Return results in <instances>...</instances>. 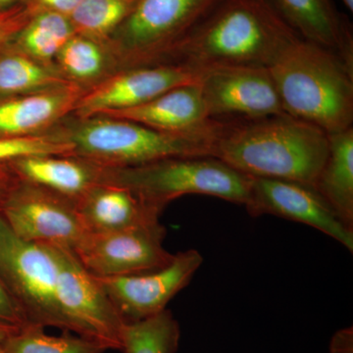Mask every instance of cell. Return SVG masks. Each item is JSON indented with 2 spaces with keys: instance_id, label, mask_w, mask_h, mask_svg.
Wrapping results in <instances>:
<instances>
[{
  "instance_id": "12",
  "label": "cell",
  "mask_w": 353,
  "mask_h": 353,
  "mask_svg": "<svg viewBox=\"0 0 353 353\" xmlns=\"http://www.w3.org/2000/svg\"><path fill=\"white\" fill-rule=\"evenodd\" d=\"M203 257L196 250L174 254L170 263L158 270L122 277L97 278L126 323L162 312L176 294L190 284Z\"/></svg>"
},
{
  "instance_id": "31",
  "label": "cell",
  "mask_w": 353,
  "mask_h": 353,
  "mask_svg": "<svg viewBox=\"0 0 353 353\" xmlns=\"http://www.w3.org/2000/svg\"><path fill=\"white\" fill-rule=\"evenodd\" d=\"M330 353H353L352 327L336 332L330 343Z\"/></svg>"
},
{
  "instance_id": "4",
  "label": "cell",
  "mask_w": 353,
  "mask_h": 353,
  "mask_svg": "<svg viewBox=\"0 0 353 353\" xmlns=\"http://www.w3.org/2000/svg\"><path fill=\"white\" fill-rule=\"evenodd\" d=\"M221 120L182 132L158 131L115 119L88 121L71 138L74 157H81L105 168H122L179 157H212Z\"/></svg>"
},
{
  "instance_id": "33",
  "label": "cell",
  "mask_w": 353,
  "mask_h": 353,
  "mask_svg": "<svg viewBox=\"0 0 353 353\" xmlns=\"http://www.w3.org/2000/svg\"><path fill=\"white\" fill-rule=\"evenodd\" d=\"M28 1L29 0H0V12L8 10L13 7L22 6V4H27Z\"/></svg>"
},
{
  "instance_id": "8",
  "label": "cell",
  "mask_w": 353,
  "mask_h": 353,
  "mask_svg": "<svg viewBox=\"0 0 353 353\" xmlns=\"http://www.w3.org/2000/svg\"><path fill=\"white\" fill-rule=\"evenodd\" d=\"M218 1L138 0L114 39L132 59L152 61L170 54Z\"/></svg>"
},
{
  "instance_id": "5",
  "label": "cell",
  "mask_w": 353,
  "mask_h": 353,
  "mask_svg": "<svg viewBox=\"0 0 353 353\" xmlns=\"http://www.w3.org/2000/svg\"><path fill=\"white\" fill-rule=\"evenodd\" d=\"M252 176L213 157H179L122 168H105L103 183L127 188L165 208L185 194H204L245 205Z\"/></svg>"
},
{
  "instance_id": "26",
  "label": "cell",
  "mask_w": 353,
  "mask_h": 353,
  "mask_svg": "<svg viewBox=\"0 0 353 353\" xmlns=\"http://www.w3.org/2000/svg\"><path fill=\"white\" fill-rule=\"evenodd\" d=\"M74 157V146L66 139L21 136L0 138V163L28 157Z\"/></svg>"
},
{
  "instance_id": "18",
  "label": "cell",
  "mask_w": 353,
  "mask_h": 353,
  "mask_svg": "<svg viewBox=\"0 0 353 353\" xmlns=\"http://www.w3.org/2000/svg\"><path fill=\"white\" fill-rule=\"evenodd\" d=\"M60 155L28 157L14 160V168L25 182L78 201L103 181L105 167L90 160Z\"/></svg>"
},
{
  "instance_id": "32",
  "label": "cell",
  "mask_w": 353,
  "mask_h": 353,
  "mask_svg": "<svg viewBox=\"0 0 353 353\" xmlns=\"http://www.w3.org/2000/svg\"><path fill=\"white\" fill-rule=\"evenodd\" d=\"M17 327L20 326H14L0 321V353H4L7 341Z\"/></svg>"
},
{
  "instance_id": "27",
  "label": "cell",
  "mask_w": 353,
  "mask_h": 353,
  "mask_svg": "<svg viewBox=\"0 0 353 353\" xmlns=\"http://www.w3.org/2000/svg\"><path fill=\"white\" fill-rule=\"evenodd\" d=\"M60 61L70 75L90 79L101 71L103 57L94 39L75 34L59 52Z\"/></svg>"
},
{
  "instance_id": "30",
  "label": "cell",
  "mask_w": 353,
  "mask_h": 353,
  "mask_svg": "<svg viewBox=\"0 0 353 353\" xmlns=\"http://www.w3.org/2000/svg\"><path fill=\"white\" fill-rule=\"evenodd\" d=\"M82 2L83 0H29L27 4L37 13L48 11L69 18Z\"/></svg>"
},
{
  "instance_id": "10",
  "label": "cell",
  "mask_w": 353,
  "mask_h": 353,
  "mask_svg": "<svg viewBox=\"0 0 353 353\" xmlns=\"http://www.w3.org/2000/svg\"><path fill=\"white\" fill-rule=\"evenodd\" d=\"M163 225L111 233H88L72 250L83 268L97 278L148 273L170 263L174 254L163 246Z\"/></svg>"
},
{
  "instance_id": "3",
  "label": "cell",
  "mask_w": 353,
  "mask_h": 353,
  "mask_svg": "<svg viewBox=\"0 0 353 353\" xmlns=\"http://www.w3.org/2000/svg\"><path fill=\"white\" fill-rule=\"evenodd\" d=\"M285 113L328 134L353 124V64L299 38L268 68Z\"/></svg>"
},
{
  "instance_id": "16",
  "label": "cell",
  "mask_w": 353,
  "mask_h": 353,
  "mask_svg": "<svg viewBox=\"0 0 353 353\" xmlns=\"http://www.w3.org/2000/svg\"><path fill=\"white\" fill-rule=\"evenodd\" d=\"M101 115L168 132L194 131L212 120L199 83L173 88L136 108L109 111Z\"/></svg>"
},
{
  "instance_id": "11",
  "label": "cell",
  "mask_w": 353,
  "mask_h": 353,
  "mask_svg": "<svg viewBox=\"0 0 353 353\" xmlns=\"http://www.w3.org/2000/svg\"><path fill=\"white\" fill-rule=\"evenodd\" d=\"M197 72L211 119H259L285 114L268 68L220 66Z\"/></svg>"
},
{
  "instance_id": "20",
  "label": "cell",
  "mask_w": 353,
  "mask_h": 353,
  "mask_svg": "<svg viewBox=\"0 0 353 353\" xmlns=\"http://www.w3.org/2000/svg\"><path fill=\"white\" fill-rule=\"evenodd\" d=\"M73 101L74 92L58 88L4 102L0 104V136H28L61 115Z\"/></svg>"
},
{
  "instance_id": "1",
  "label": "cell",
  "mask_w": 353,
  "mask_h": 353,
  "mask_svg": "<svg viewBox=\"0 0 353 353\" xmlns=\"http://www.w3.org/2000/svg\"><path fill=\"white\" fill-rule=\"evenodd\" d=\"M301 38L271 0H219L171 51L194 71L220 66L269 68Z\"/></svg>"
},
{
  "instance_id": "21",
  "label": "cell",
  "mask_w": 353,
  "mask_h": 353,
  "mask_svg": "<svg viewBox=\"0 0 353 353\" xmlns=\"http://www.w3.org/2000/svg\"><path fill=\"white\" fill-rule=\"evenodd\" d=\"M180 325L168 309L139 320L126 323L123 329L124 353H176L180 343Z\"/></svg>"
},
{
  "instance_id": "7",
  "label": "cell",
  "mask_w": 353,
  "mask_h": 353,
  "mask_svg": "<svg viewBox=\"0 0 353 353\" xmlns=\"http://www.w3.org/2000/svg\"><path fill=\"white\" fill-rule=\"evenodd\" d=\"M57 301L63 332L99 341L108 350H122L126 321L97 278L69 248H60Z\"/></svg>"
},
{
  "instance_id": "28",
  "label": "cell",
  "mask_w": 353,
  "mask_h": 353,
  "mask_svg": "<svg viewBox=\"0 0 353 353\" xmlns=\"http://www.w3.org/2000/svg\"><path fill=\"white\" fill-rule=\"evenodd\" d=\"M34 9L28 4L13 7L0 12V46L10 41L34 15Z\"/></svg>"
},
{
  "instance_id": "19",
  "label": "cell",
  "mask_w": 353,
  "mask_h": 353,
  "mask_svg": "<svg viewBox=\"0 0 353 353\" xmlns=\"http://www.w3.org/2000/svg\"><path fill=\"white\" fill-rule=\"evenodd\" d=\"M313 189L353 229V127L329 134V152Z\"/></svg>"
},
{
  "instance_id": "6",
  "label": "cell",
  "mask_w": 353,
  "mask_h": 353,
  "mask_svg": "<svg viewBox=\"0 0 353 353\" xmlns=\"http://www.w3.org/2000/svg\"><path fill=\"white\" fill-rule=\"evenodd\" d=\"M59 270V246L23 240L0 218V278L28 323L63 329Z\"/></svg>"
},
{
  "instance_id": "14",
  "label": "cell",
  "mask_w": 353,
  "mask_h": 353,
  "mask_svg": "<svg viewBox=\"0 0 353 353\" xmlns=\"http://www.w3.org/2000/svg\"><path fill=\"white\" fill-rule=\"evenodd\" d=\"M199 82V72L176 64H159L129 70L114 77L82 97L77 104L83 117L136 108L160 94Z\"/></svg>"
},
{
  "instance_id": "25",
  "label": "cell",
  "mask_w": 353,
  "mask_h": 353,
  "mask_svg": "<svg viewBox=\"0 0 353 353\" xmlns=\"http://www.w3.org/2000/svg\"><path fill=\"white\" fill-rule=\"evenodd\" d=\"M60 83L64 81L23 55L0 58V94H19Z\"/></svg>"
},
{
  "instance_id": "24",
  "label": "cell",
  "mask_w": 353,
  "mask_h": 353,
  "mask_svg": "<svg viewBox=\"0 0 353 353\" xmlns=\"http://www.w3.org/2000/svg\"><path fill=\"white\" fill-rule=\"evenodd\" d=\"M138 0H83L70 16L76 34L88 38H108L132 12Z\"/></svg>"
},
{
  "instance_id": "9",
  "label": "cell",
  "mask_w": 353,
  "mask_h": 353,
  "mask_svg": "<svg viewBox=\"0 0 353 353\" xmlns=\"http://www.w3.org/2000/svg\"><path fill=\"white\" fill-rule=\"evenodd\" d=\"M0 209V218L25 241L72 250L87 234L76 201L25 181Z\"/></svg>"
},
{
  "instance_id": "15",
  "label": "cell",
  "mask_w": 353,
  "mask_h": 353,
  "mask_svg": "<svg viewBox=\"0 0 353 353\" xmlns=\"http://www.w3.org/2000/svg\"><path fill=\"white\" fill-rule=\"evenodd\" d=\"M88 233H111L159 223L163 208L132 190L101 183L76 202Z\"/></svg>"
},
{
  "instance_id": "2",
  "label": "cell",
  "mask_w": 353,
  "mask_h": 353,
  "mask_svg": "<svg viewBox=\"0 0 353 353\" xmlns=\"http://www.w3.org/2000/svg\"><path fill=\"white\" fill-rule=\"evenodd\" d=\"M329 152V134L288 114L221 119L212 157L234 170L313 187Z\"/></svg>"
},
{
  "instance_id": "13",
  "label": "cell",
  "mask_w": 353,
  "mask_h": 353,
  "mask_svg": "<svg viewBox=\"0 0 353 353\" xmlns=\"http://www.w3.org/2000/svg\"><path fill=\"white\" fill-rule=\"evenodd\" d=\"M245 206L252 217L274 215L314 228L353 252V229L310 185L252 176Z\"/></svg>"
},
{
  "instance_id": "17",
  "label": "cell",
  "mask_w": 353,
  "mask_h": 353,
  "mask_svg": "<svg viewBox=\"0 0 353 353\" xmlns=\"http://www.w3.org/2000/svg\"><path fill=\"white\" fill-rule=\"evenodd\" d=\"M271 1L301 39L328 48L353 64L352 28L332 0Z\"/></svg>"
},
{
  "instance_id": "22",
  "label": "cell",
  "mask_w": 353,
  "mask_h": 353,
  "mask_svg": "<svg viewBox=\"0 0 353 353\" xmlns=\"http://www.w3.org/2000/svg\"><path fill=\"white\" fill-rule=\"evenodd\" d=\"M75 34L68 17L41 11L34 14L14 39L24 52L39 59H50L59 53Z\"/></svg>"
},
{
  "instance_id": "23",
  "label": "cell",
  "mask_w": 353,
  "mask_h": 353,
  "mask_svg": "<svg viewBox=\"0 0 353 353\" xmlns=\"http://www.w3.org/2000/svg\"><path fill=\"white\" fill-rule=\"evenodd\" d=\"M108 350L99 341L70 332L50 336L44 327L27 323L11 334L4 353H104Z\"/></svg>"
},
{
  "instance_id": "29",
  "label": "cell",
  "mask_w": 353,
  "mask_h": 353,
  "mask_svg": "<svg viewBox=\"0 0 353 353\" xmlns=\"http://www.w3.org/2000/svg\"><path fill=\"white\" fill-rule=\"evenodd\" d=\"M0 321L14 325V326H23L28 323L24 313L9 294L1 278H0Z\"/></svg>"
},
{
  "instance_id": "34",
  "label": "cell",
  "mask_w": 353,
  "mask_h": 353,
  "mask_svg": "<svg viewBox=\"0 0 353 353\" xmlns=\"http://www.w3.org/2000/svg\"><path fill=\"white\" fill-rule=\"evenodd\" d=\"M341 1L343 2V6L347 7L350 13L353 12V0H341Z\"/></svg>"
}]
</instances>
